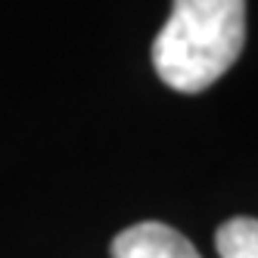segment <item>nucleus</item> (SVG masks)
<instances>
[{
    "instance_id": "nucleus-1",
    "label": "nucleus",
    "mask_w": 258,
    "mask_h": 258,
    "mask_svg": "<svg viewBox=\"0 0 258 258\" xmlns=\"http://www.w3.org/2000/svg\"><path fill=\"white\" fill-rule=\"evenodd\" d=\"M246 44V0H174L153 41L156 75L177 94L212 87Z\"/></svg>"
},
{
    "instance_id": "nucleus-3",
    "label": "nucleus",
    "mask_w": 258,
    "mask_h": 258,
    "mask_svg": "<svg viewBox=\"0 0 258 258\" xmlns=\"http://www.w3.org/2000/svg\"><path fill=\"white\" fill-rule=\"evenodd\" d=\"M215 249L221 258H258V218H230L215 230Z\"/></svg>"
},
{
    "instance_id": "nucleus-2",
    "label": "nucleus",
    "mask_w": 258,
    "mask_h": 258,
    "mask_svg": "<svg viewBox=\"0 0 258 258\" xmlns=\"http://www.w3.org/2000/svg\"><path fill=\"white\" fill-rule=\"evenodd\" d=\"M109 252L112 258H202L187 236L162 221H140L124 227L112 239Z\"/></svg>"
}]
</instances>
